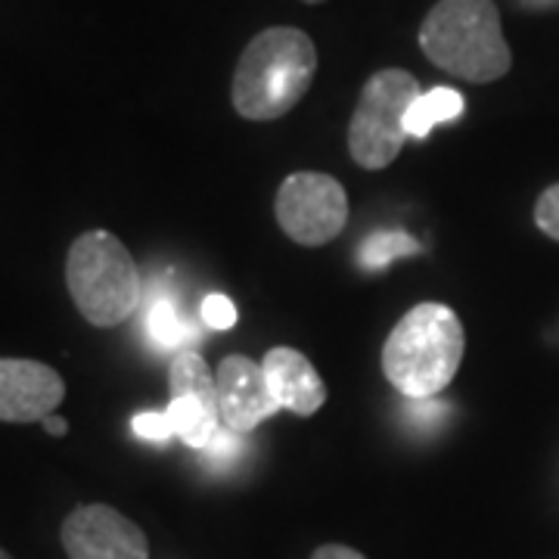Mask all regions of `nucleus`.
Here are the masks:
<instances>
[{"mask_svg":"<svg viewBox=\"0 0 559 559\" xmlns=\"http://www.w3.org/2000/svg\"><path fill=\"white\" fill-rule=\"evenodd\" d=\"M460 116H463V97L457 91L454 87H432L414 100L404 128H407V138L423 140L432 134V128L460 119Z\"/></svg>","mask_w":559,"mask_h":559,"instance_id":"nucleus-12","label":"nucleus"},{"mask_svg":"<svg viewBox=\"0 0 559 559\" xmlns=\"http://www.w3.org/2000/svg\"><path fill=\"white\" fill-rule=\"evenodd\" d=\"M202 320L212 330H234L237 326V308H234V301L227 299V296L212 293V296L202 299Z\"/></svg>","mask_w":559,"mask_h":559,"instance_id":"nucleus-16","label":"nucleus"},{"mask_svg":"<svg viewBox=\"0 0 559 559\" xmlns=\"http://www.w3.org/2000/svg\"><path fill=\"white\" fill-rule=\"evenodd\" d=\"M215 382H218L221 426H227V432L234 436L259 429L264 419L283 411L267 385L264 367L246 355H227L221 360Z\"/></svg>","mask_w":559,"mask_h":559,"instance_id":"nucleus-8","label":"nucleus"},{"mask_svg":"<svg viewBox=\"0 0 559 559\" xmlns=\"http://www.w3.org/2000/svg\"><path fill=\"white\" fill-rule=\"evenodd\" d=\"M318 72V47L301 28H264L246 44L230 97L249 121H274L296 109Z\"/></svg>","mask_w":559,"mask_h":559,"instance_id":"nucleus-2","label":"nucleus"},{"mask_svg":"<svg viewBox=\"0 0 559 559\" xmlns=\"http://www.w3.org/2000/svg\"><path fill=\"white\" fill-rule=\"evenodd\" d=\"M305 3H323V0H305Z\"/></svg>","mask_w":559,"mask_h":559,"instance_id":"nucleus-22","label":"nucleus"},{"mask_svg":"<svg viewBox=\"0 0 559 559\" xmlns=\"http://www.w3.org/2000/svg\"><path fill=\"white\" fill-rule=\"evenodd\" d=\"M66 286L81 318L100 330L131 318L143 293L138 261L109 230H87L69 246Z\"/></svg>","mask_w":559,"mask_h":559,"instance_id":"nucleus-4","label":"nucleus"},{"mask_svg":"<svg viewBox=\"0 0 559 559\" xmlns=\"http://www.w3.org/2000/svg\"><path fill=\"white\" fill-rule=\"evenodd\" d=\"M40 426H44V432H47V436H57V439H62V436L69 432V423H66L62 417H57V414H50V417L40 419Z\"/></svg>","mask_w":559,"mask_h":559,"instance_id":"nucleus-19","label":"nucleus"},{"mask_svg":"<svg viewBox=\"0 0 559 559\" xmlns=\"http://www.w3.org/2000/svg\"><path fill=\"white\" fill-rule=\"evenodd\" d=\"M419 94V81L404 69H382L367 79L348 121V153L360 168L380 171L399 159L407 140L404 121Z\"/></svg>","mask_w":559,"mask_h":559,"instance_id":"nucleus-5","label":"nucleus"},{"mask_svg":"<svg viewBox=\"0 0 559 559\" xmlns=\"http://www.w3.org/2000/svg\"><path fill=\"white\" fill-rule=\"evenodd\" d=\"M280 230L299 246H326L348 224V193L323 171H296L280 183L274 200Z\"/></svg>","mask_w":559,"mask_h":559,"instance_id":"nucleus-6","label":"nucleus"},{"mask_svg":"<svg viewBox=\"0 0 559 559\" xmlns=\"http://www.w3.org/2000/svg\"><path fill=\"white\" fill-rule=\"evenodd\" d=\"M261 367H264L267 385L283 411L311 417L326 404V382L320 380L314 364L305 358L299 348L277 345L264 355Z\"/></svg>","mask_w":559,"mask_h":559,"instance_id":"nucleus-10","label":"nucleus"},{"mask_svg":"<svg viewBox=\"0 0 559 559\" xmlns=\"http://www.w3.org/2000/svg\"><path fill=\"white\" fill-rule=\"evenodd\" d=\"M535 224L540 227V234L559 242V183L547 187L535 202Z\"/></svg>","mask_w":559,"mask_h":559,"instance_id":"nucleus-17","label":"nucleus"},{"mask_svg":"<svg viewBox=\"0 0 559 559\" xmlns=\"http://www.w3.org/2000/svg\"><path fill=\"white\" fill-rule=\"evenodd\" d=\"M146 330H150V336L159 342L162 348L180 345V340H183V323H180L178 308H175L168 299L156 301V305L150 308Z\"/></svg>","mask_w":559,"mask_h":559,"instance_id":"nucleus-13","label":"nucleus"},{"mask_svg":"<svg viewBox=\"0 0 559 559\" xmlns=\"http://www.w3.org/2000/svg\"><path fill=\"white\" fill-rule=\"evenodd\" d=\"M0 559H13V557H10V554H7V550L0 547Z\"/></svg>","mask_w":559,"mask_h":559,"instance_id":"nucleus-21","label":"nucleus"},{"mask_svg":"<svg viewBox=\"0 0 559 559\" xmlns=\"http://www.w3.org/2000/svg\"><path fill=\"white\" fill-rule=\"evenodd\" d=\"M404 252H419V246L411 237H404V234H377L373 240H367L360 259H364L367 267H382L385 261L395 259V255H404Z\"/></svg>","mask_w":559,"mask_h":559,"instance_id":"nucleus-14","label":"nucleus"},{"mask_svg":"<svg viewBox=\"0 0 559 559\" xmlns=\"http://www.w3.org/2000/svg\"><path fill=\"white\" fill-rule=\"evenodd\" d=\"M532 3H540V7H544V3H557V0H532Z\"/></svg>","mask_w":559,"mask_h":559,"instance_id":"nucleus-20","label":"nucleus"},{"mask_svg":"<svg viewBox=\"0 0 559 559\" xmlns=\"http://www.w3.org/2000/svg\"><path fill=\"white\" fill-rule=\"evenodd\" d=\"M466 333L457 311L441 301H423L395 323L382 345V373L411 401L441 395L460 370Z\"/></svg>","mask_w":559,"mask_h":559,"instance_id":"nucleus-1","label":"nucleus"},{"mask_svg":"<svg viewBox=\"0 0 559 559\" xmlns=\"http://www.w3.org/2000/svg\"><path fill=\"white\" fill-rule=\"evenodd\" d=\"M131 429L134 436L143 441H153V444H162V441L175 439V429H171V419L165 411H146V414H138L131 419Z\"/></svg>","mask_w":559,"mask_h":559,"instance_id":"nucleus-15","label":"nucleus"},{"mask_svg":"<svg viewBox=\"0 0 559 559\" xmlns=\"http://www.w3.org/2000/svg\"><path fill=\"white\" fill-rule=\"evenodd\" d=\"M426 60L469 84H491L513 66L495 0H439L419 25Z\"/></svg>","mask_w":559,"mask_h":559,"instance_id":"nucleus-3","label":"nucleus"},{"mask_svg":"<svg viewBox=\"0 0 559 559\" xmlns=\"http://www.w3.org/2000/svg\"><path fill=\"white\" fill-rule=\"evenodd\" d=\"M165 414L171 419V429H175V439H180L187 448H209L212 441L218 439L221 429V414L205 407L200 399H190V395H178V399L168 401Z\"/></svg>","mask_w":559,"mask_h":559,"instance_id":"nucleus-11","label":"nucleus"},{"mask_svg":"<svg viewBox=\"0 0 559 559\" xmlns=\"http://www.w3.org/2000/svg\"><path fill=\"white\" fill-rule=\"evenodd\" d=\"M66 399L62 377L28 358H0V423H40Z\"/></svg>","mask_w":559,"mask_h":559,"instance_id":"nucleus-9","label":"nucleus"},{"mask_svg":"<svg viewBox=\"0 0 559 559\" xmlns=\"http://www.w3.org/2000/svg\"><path fill=\"white\" fill-rule=\"evenodd\" d=\"M69 559H150V540L138 522L106 503H84L62 522Z\"/></svg>","mask_w":559,"mask_h":559,"instance_id":"nucleus-7","label":"nucleus"},{"mask_svg":"<svg viewBox=\"0 0 559 559\" xmlns=\"http://www.w3.org/2000/svg\"><path fill=\"white\" fill-rule=\"evenodd\" d=\"M311 559H367L364 554H358L355 547H345V544H323L318 547Z\"/></svg>","mask_w":559,"mask_h":559,"instance_id":"nucleus-18","label":"nucleus"}]
</instances>
